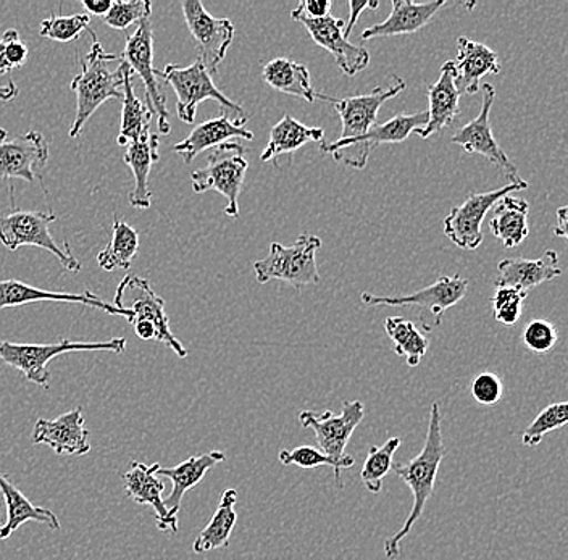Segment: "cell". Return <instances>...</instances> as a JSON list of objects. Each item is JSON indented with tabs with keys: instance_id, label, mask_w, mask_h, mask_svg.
Instances as JSON below:
<instances>
[{
	"instance_id": "cell-1",
	"label": "cell",
	"mask_w": 568,
	"mask_h": 560,
	"mask_svg": "<svg viewBox=\"0 0 568 560\" xmlns=\"http://www.w3.org/2000/svg\"><path fill=\"white\" fill-rule=\"evenodd\" d=\"M442 410L439 404L433 403L429 409L428 434H426L424 449L408 462L393 464L394 474L410 488L414 496V506L408 513L406 522L394 537L385 541V554L394 560L399 556L400 541L414 530L415 523L424 517L426 502L435 491L436 478L442 466L446 448L443 441Z\"/></svg>"
},
{
	"instance_id": "cell-2",
	"label": "cell",
	"mask_w": 568,
	"mask_h": 560,
	"mask_svg": "<svg viewBox=\"0 0 568 560\" xmlns=\"http://www.w3.org/2000/svg\"><path fill=\"white\" fill-rule=\"evenodd\" d=\"M83 72L71 81L70 90L77 95V113L70 128V138L80 136L95 110L109 99H123L126 63L104 51L99 39L92 41L87 59L81 60Z\"/></svg>"
},
{
	"instance_id": "cell-3",
	"label": "cell",
	"mask_w": 568,
	"mask_h": 560,
	"mask_svg": "<svg viewBox=\"0 0 568 560\" xmlns=\"http://www.w3.org/2000/svg\"><path fill=\"white\" fill-rule=\"evenodd\" d=\"M320 247L322 240L311 233H302L291 246L272 243L268 255L254 262L255 279L258 285L280 279L294 288L318 285L322 282L317 267Z\"/></svg>"
},
{
	"instance_id": "cell-4",
	"label": "cell",
	"mask_w": 568,
	"mask_h": 560,
	"mask_svg": "<svg viewBox=\"0 0 568 560\" xmlns=\"http://www.w3.org/2000/svg\"><path fill=\"white\" fill-rule=\"evenodd\" d=\"M155 77L160 78L163 83L170 84L175 91L178 98L176 113L181 122L190 123V125L194 123L199 104L209 101V99L219 102L223 109L230 110L234 120L247 119L248 116L246 110L231 101L215 86L212 74L205 69L201 59L195 60L194 63L187 67L169 63L163 72L155 70Z\"/></svg>"
},
{
	"instance_id": "cell-5",
	"label": "cell",
	"mask_w": 568,
	"mask_h": 560,
	"mask_svg": "<svg viewBox=\"0 0 568 560\" xmlns=\"http://www.w3.org/2000/svg\"><path fill=\"white\" fill-rule=\"evenodd\" d=\"M124 349H126V339L124 338L101 343L69 342V339L53 344L0 342V359L21 371L28 381L49 389L51 374H49L48 365L57 356L67 353H83V350H106V353L122 354Z\"/></svg>"
},
{
	"instance_id": "cell-6",
	"label": "cell",
	"mask_w": 568,
	"mask_h": 560,
	"mask_svg": "<svg viewBox=\"0 0 568 560\" xmlns=\"http://www.w3.org/2000/svg\"><path fill=\"white\" fill-rule=\"evenodd\" d=\"M248 163L244 157V145L225 143L216 145L209 152L207 165L191 173V186L195 194L216 191L222 194L229 205L225 214L231 218L240 217V194Z\"/></svg>"
},
{
	"instance_id": "cell-7",
	"label": "cell",
	"mask_w": 568,
	"mask_h": 560,
	"mask_svg": "<svg viewBox=\"0 0 568 560\" xmlns=\"http://www.w3.org/2000/svg\"><path fill=\"white\" fill-rule=\"evenodd\" d=\"M428 122V113L396 115L382 125L372 126L364 136L355 140H337L333 143H320L322 154L333 155L335 162L347 169L364 170L372 151L382 144H400L415 131L422 130Z\"/></svg>"
},
{
	"instance_id": "cell-8",
	"label": "cell",
	"mask_w": 568,
	"mask_h": 560,
	"mask_svg": "<svg viewBox=\"0 0 568 560\" xmlns=\"http://www.w3.org/2000/svg\"><path fill=\"white\" fill-rule=\"evenodd\" d=\"M55 220V214L39 211H13L0 215V243L9 251H17L21 246L41 247L55 255L67 272L78 273L81 271V264L71 253L70 244L60 246L53 240L49 226Z\"/></svg>"
},
{
	"instance_id": "cell-9",
	"label": "cell",
	"mask_w": 568,
	"mask_h": 560,
	"mask_svg": "<svg viewBox=\"0 0 568 560\" xmlns=\"http://www.w3.org/2000/svg\"><path fill=\"white\" fill-rule=\"evenodd\" d=\"M113 306L131 314L130 324L151 322L158 328V342L166 344L180 359H186L187 349L172 329L165 312V301L151 288V283L140 276L126 275L116 288Z\"/></svg>"
},
{
	"instance_id": "cell-10",
	"label": "cell",
	"mask_w": 568,
	"mask_h": 560,
	"mask_svg": "<svg viewBox=\"0 0 568 560\" xmlns=\"http://www.w3.org/2000/svg\"><path fill=\"white\" fill-rule=\"evenodd\" d=\"M528 190V181L521 179L515 183L506 184L495 191L471 194L467 201L454 207L450 214L444 218V235L453 241L457 247L464 251H475L483 243V220L488 212L495 208L497 202L509 194Z\"/></svg>"
},
{
	"instance_id": "cell-11",
	"label": "cell",
	"mask_w": 568,
	"mask_h": 560,
	"mask_svg": "<svg viewBox=\"0 0 568 560\" xmlns=\"http://www.w3.org/2000/svg\"><path fill=\"white\" fill-rule=\"evenodd\" d=\"M481 109H479L478 115L471 122H468L467 125L457 130L453 138H450V143L460 145L467 154L481 155L486 161L496 165L507 176L509 183H515V181L521 180L518 176L517 166L510 162L506 152L497 143L495 134H493L491 123H489L496 98L495 86L485 83L481 86Z\"/></svg>"
},
{
	"instance_id": "cell-12",
	"label": "cell",
	"mask_w": 568,
	"mask_h": 560,
	"mask_svg": "<svg viewBox=\"0 0 568 560\" xmlns=\"http://www.w3.org/2000/svg\"><path fill=\"white\" fill-rule=\"evenodd\" d=\"M120 59L130 67L131 72L140 74L145 86V101L149 109L158 115L159 131L170 134L172 125L169 122L166 99L160 91L159 80L154 67V30L151 20H142L138 30L128 38L126 45Z\"/></svg>"
},
{
	"instance_id": "cell-13",
	"label": "cell",
	"mask_w": 568,
	"mask_h": 560,
	"mask_svg": "<svg viewBox=\"0 0 568 560\" xmlns=\"http://www.w3.org/2000/svg\"><path fill=\"white\" fill-rule=\"evenodd\" d=\"M364 417L365 407L361 400H344L341 414L332 410L300 413L302 427L314 431L320 451L335 460L349 459V454H346L347 442L353 438L354 431L357 430Z\"/></svg>"
},
{
	"instance_id": "cell-14",
	"label": "cell",
	"mask_w": 568,
	"mask_h": 560,
	"mask_svg": "<svg viewBox=\"0 0 568 560\" xmlns=\"http://www.w3.org/2000/svg\"><path fill=\"white\" fill-rule=\"evenodd\" d=\"M184 21L199 49V59L209 73L215 74L233 44L234 24L229 19H215L199 0H183Z\"/></svg>"
},
{
	"instance_id": "cell-15",
	"label": "cell",
	"mask_w": 568,
	"mask_h": 560,
	"mask_svg": "<svg viewBox=\"0 0 568 560\" xmlns=\"http://www.w3.org/2000/svg\"><path fill=\"white\" fill-rule=\"evenodd\" d=\"M467 288L468 279L460 278L459 275L442 276L438 282L417 291V293L404 294V296H375L372 293H362L361 299L368 307H420L422 315L428 314L433 325L439 326L443 324L447 308L460 303Z\"/></svg>"
},
{
	"instance_id": "cell-16",
	"label": "cell",
	"mask_w": 568,
	"mask_h": 560,
	"mask_svg": "<svg viewBox=\"0 0 568 560\" xmlns=\"http://www.w3.org/2000/svg\"><path fill=\"white\" fill-rule=\"evenodd\" d=\"M406 81L399 77H390L389 84L376 86L368 94L353 95L346 99H329L337 115H339L343 130L339 140H355L364 136L372 126L376 125L379 109L385 102L396 98L406 90Z\"/></svg>"
},
{
	"instance_id": "cell-17",
	"label": "cell",
	"mask_w": 568,
	"mask_h": 560,
	"mask_svg": "<svg viewBox=\"0 0 568 560\" xmlns=\"http://www.w3.org/2000/svg\"><path fill=\"white\" fill-rule=\"evenodd\" d=\"M48 159V141L39 131L31 130L23 136L7 141V131L0 128V179L34 183L42 179Z\"/></svg>"
},
{
	"instance_id": "cell-18",
	"label": "cell",
	"mask_w": 568,
	"mask_h": 560,
	"mask_svg": "<svg viewBox=\"0 0 568 560\" xmlns=\"http://www.w3.org/2000/svg\"><path fill=\"white\" fill-rule=\"evenodd\" d=\"M307 30L312 41L320 48L335 57L337 69L347 77L361 73L371 63V54L362 45H355L349 39L344 38L343 31L346 23L335 17H326L322 20L294 19Z\"/></svg>"
},
{
	"instance_id": "cell-19",
	"label": "cell",
	"mask_w": 568,
	"mask_h": 560,
	"mask_svg": "<svg viewBox=\"0 0 568 560\" xmlns=\"http://www.w3.org/2000/svg\"><path fill=\"white\" fill-rule=\"evenodd\" d=\"M34 445H45L59 456H84L91 451L83 410H70L55 420L39 418L31 435Z\"/></svg>"
},
{
	"instance_id": "cell-20",
	"label": "cell",
	"mask_w": 568,
	"mask_h": 560,
	"mask_svg": "<svg viewBox=\"0 0 568 560\" xmlns=\"http://www.w3.org/2000/svg\"><path fill=\"white\" fill-rule=\"evenodd\" d=\"M33 303L80 304V306L99 308V310H104L109 315H120V317L126 318L128 322L131 320L130 312L120 310L113 304L105 303L91 291H84L80 294L44 291L27 285V283L17 282V279H0V310Z\"/></svg>"
},
{
	"instance_id": "cell-21",
	"label": "cell",
	"mask_w": 568,
	"mask_h": 560,
	"mask_svg": "<svg viewBox=\"0 0 568 560\" xmlns=\"http://www.w3.org/2000/svg\"><path fill=\"white\" fill-rule=\"evenodd\" d=\"M160 464H145L133 462L130 464V470L123 475L124 491L131 501L140 506H151L158 519V528L163 533L175 534L178 531V517L166 510L163 505V491H165V483L160 480L158 470Z\"/></svg>"
},
{
	"instance_id": "cell-22",
	"label": "cell",
	"mask_w": 568,
	"mask_h": 560,
	"mask_svg": "<svg viewBox=\"0 0 568 560\" xmlns=\"http://www.w3.org/2000/svg\"><path fill=\"white\" fill-rule=\"evenodd\" d=\"M460 92L457 90V70L453 60L442 67L438 81L428 88V122L422 130L415 131L418 136L428 140L444 128L453 126L460 115Z\"/></svg>"
},
{
	"instance_id": "cell-23",
	"label": "cell",
	"mask_w": 568,
	"mask_h": 560,
	"mask_svg": "<svg viewBox=\"0 0 568 560\" xmlns=\"http://www.w3.org/2000/svg\"><path fill=\"white\" fill-rule=\"evenodd\" d=\"M247 119L233 120L229 113L223 112L216 119L207 120L191 131L190 136L178 143L173 151L183 157V161L191 163L199 154L216 145L229 143L231 140H254V133L247 130Z\"/></svg>"
},
{
	"instance_id": "cell-24",
	"label": "cell",
	"mask_w": 568,
	"mask_h": 560,
	"mask_svg": "<svg viewBox=\"0 0 568 560\" xmlns=\"http://www.w3.org/2000/svg\"><path fill=\"white\" fill-rule=\"evenodd\" d=\"M446 6L444 0H433V2L415 3L410 0H393L390 2V16L383 23L373 24L367 30L362 31L364 41H372L378 38L406 37L414 34L425 28L433 17Z\"/></svg>"
},
{
	"instance_id": "cell-25",
	"label": "cell",
	"mask_w": 568,
	"mask_h": 560,
	"mask_svg": "<svg viewBox=\"0 0 568 560\" xmlns=\"http://www.w3.org/2000/svg\"><path fill=\"white\" fill-rule=\"evenodd\" d=\"M499 278L496 279L499 286H510L530 293L536 286L545 285L562 275L559 264V254L556 251H546L545 254L535 261L530 258H504L497 264Z\"/></svg>"
},
{
	"instance_id": "cell-26",
	"label": "cell",
	"mask_w": 568,
	"mask_h": 560,
	"mask_svg": "<svg viewBox=\"0 0 568 560\" xmlns=\"http://www.w3.org/2000/svg\"><path fill=\"white\" fill-rule=\"evenodd\" d=\"M457 90L460 94H477L479 81L486 74H499V57L488 45L467 37L457 39Z\"/></svg>"
},
{
	"instance_id": "cell-27",
	"label": "cell",
	"mask_w": 568,
	"mask_h": 560,
	"mask_svg": "<svg viewBox=\"0 0 568 560\" xmlns=\"http://www.w3.org/2000/svg\"><path fill=\"white\" fill-rule=\"evenodd\" d=\"M0 495L7 510L6 523L0 527V541L9 540L18 528L27 522L44 523L53 531L62 528L59 517L52 510L34 506L2 471H0Z\"/></svg>"
},
{
	"instance_id": "cell-28",
	"label": "cell",
	"mask_w": 568,
	"mask_h": 560,
	"mask_svg": "<svg viewBox=\"0 0 568 560\" xmlns=\"http://www.w3.org/2000/svg\"><path fill=\"white\" fill-rule=\"evenodd\" d=\"M226 456L222 451H209L201 454V456H193L184 462L178 464L172 469H165L160 466L158 475L160 477L169 478L173 483L172 492L163 499L166 510L172 516L178 517V512L181 509V502H183L184 495L190 489L197 487L202 480H204L207 471L219 464L225 462Z\"/></svg>"
},
{
	"instance_id": "cell-29",
	"label": "cell",
	"mask_w": 568,
	"mask_h": 560,
	"mask_svg": "<svg viewBox=\"0 0 568 560\" xmlns=\"http://www.w3.org/2000/svg\"><path fill=\"white\" fill-rule=\"evenodd\" d=\"M126 147L123 162L130 166L134 176V187L130 193V204L136 208H149L152 204L149 175H151L152 165L160 159L159 134H152L149 131L140 140L128 144Z\"/></svg>"
},
{
	"instance_id": "cell-30",
	"label": "cell",
	"mask_w": 568,
	"mask_h": 560,
	"mask_svg": "<svg viewBox=\"0 0 568 560\" xmlns=\"http://www.w3.org/2000/svg\"><path fill=\"white\" fill-rule=\"evenodd\" d=\"M262 78L272 90L304 99L311 104L317 99L328 102L332 99V95L320 94L318 91L314 90L311 72L304 63L294 62V60L286 59V57H278V59L265 63Z\"/></svg>"
},
{
	"instance_id": "cell-31",
	"label": "cell",
	"mask_w": 568,
	"mask_h": 560,
	"mask_svg": "<svg viewBox=\"0 0 568 560\" xmlns=\"http://www.w3.org/2000/svg\"><path fill=\"white\" fill-rule=\"evenodd\" d=\"M528 212H530L528 202L510 194L495 205L489 230L506 250H514L527 240L530 233Z\"/></svg>"
},
{
	"instance_id": "cell-32",
	"label": "cell",
	"mask_w": 568,
	"mask_h": 560,
	"mask_svg": "<svg viewBox=\"0 0 568 560\" xmlns=\"http://www.w3.org/2000/svg\"><path fill=\"white\" fill-rule=\"evenodd\" d=\"M325 131L323 128L305 126L291 115H284L275 126L270 130L268 144L262 152V162L275 161L278 155L291 154L308 143H323Z\"/></svg>"
},
{
	"instance_id": "cell-33",
	"label": "cell",
	"mask_w": 568,
	"mask_h": 560,
	"mask_svg": "<svg viewBox=\"0 0 568 560\" xmlns=\"http://www.w3.org/2000/svg\"><path fill=\"white\" fill-rule=\"evenodd\" d=\"M236 502V489H225L211 522L197 534L193 542L195 554H205V552H211L213 549L226 548L230 544L231 533H233L237 522V513L234 509Z\"/></svg>"
},
{
	"instance_id": "cell-34",
	"label": "cell",
	"mask_w": 568,
	"mask_h": 560,
	"mask_svg": "<svg viewBox=\"0 0 568 560\" xmlns=\"http://www.w3.org/2000/svg\"><path fill=\"white\" fill-rule=\"evenodd\" d=\"M133 74L130 67H126L122 88V125H120L119 140H116L122 147L149 133L152 119H154V112L134 94Z\"/></svg>"
},
{
	"instance_id": "cell-35",
	"label": "cell",
	"mask_w": 568,
	"mask_h": 560,
	"mask_svg": "<svg viewBox=\"0 0 568 560\" xmlns=\"http://www.w3.org/2000/svg\"><path fill=\"white\" fill-rule=\"evenodd\" d=\"M140 251V235L133 226L115 217L112 236L102 253L98 254V264L102 271H130L134 255Z\"/></svg>"
},
{
	"instance_id": "cell-36",
	"label": "cell",
	"mask_w": 568,
	"mask_h": 560,
	"mask_svg": "<svg viewBox=\"0 0 568 560\" xmlns=\"http://www.w3.org/2000/svg\"><path fill=\"white\" fill-rule=\"evenodd\" d=\"M385 329L394 344V353L399 357H406L408 367H418L429 347L425 332L418 329L414 322L403 317L386 318Z\"/></svg>"
},
{
	"instance_id": "cell-37",
	"label": "cell",
	"mask_w": 568,
	"mask_h": 560,
	"mask_svg": "<svg viewBox=\"0 0 568 560\" xmlns=\"http://www.w3.org/2000/svg\"><path fill=\"white\" fill-rule=\"evenodd\" d=\"M400 446V438H389L383 446H372L361 470V480L367 491L378 495L383 488V478L393 469L394 454Z\"/></svg>"
},
{
	"instance_id": "cell-38",
	"label": "cell",
	"mask_w": 568,
	"mask_h": 560,
	"mask_svg": "<svg viewBox=\"0 0 568 560\" xmlns=\"http://www.w3.org/2000/svg\"><path fill=\"white\" fill-rule=\"evenodd\" d=\"M278 459L283 466H297L300 469H317V467L322 466L332 467V469L335 470L337 487H339V489L344 487L341 471L355 466L353 456L346 460H335L326 456L325 452L320 451L318 448H314V446H300V448L283 449V451L278 454Z\"/></svg>"
},
{
	"instance_id": "cell-39",
	"label": "cell",
	"mask_w": 568,
	"mask_h": 560,
	"mask_svg": "<svg viewBox=\"0 0 568 560\" xmlns=\"http://www.w3.org/2000/svg\"><path fill=\"white\" fill-rule=\"evenodd\" d=\"M568 421V404L562 403L549 404L546 409L538 414V417L531 421L530 427L525 430L521 436V442L528 448H535L542 441L546 435L554 430H560L566 427Z\"/></svg>"
},
{
	"instance_id": "cell-40",
	"label": "cell",
	"mask_w": 568,
	"mask_h": 560,
	"mask_svg": "<svg viewBox=\"0 0 568 560\" xmlns=\"http://www.w3.org/2000/svg\"><path fill=\"white\" fill-rule=\"evenodd\" d=\"M89 23H91V19L87 12L70 17L51 16L42 21L39 34L41 38L52 39L57 42H71L88 31L92 39H98L94 31L89 28Z\"/></svg>"
},
{
	"instance_id": "cell-41",
	"label": "cell",
	"mask_w": 568,
	"mask_h": 560,
	"mask_svg": "<svg viewBox=\"0 0 568 560\" xmlns=\"http://www.w3.org/2000/svg\"><path fill=\"white\" fill-rule=\"evenodd\" d=\"M528 293L510 286H499L493 296V310H495V318L504 326H513L517 324L524 314L525 301H527Z\"/></svg>"
},
{
	"instance_id": "cell-42",
	"label": "cell",
	"mask_w": 568,
	"mask_h": 560,
	"mask_svg": "<svg viewBox=\"0 0 568 560\" xmlns=\"http://www.w3.org/2000/svg\"><path fill=\"white\" fill-rule=\"evenodd\" d=\"M152 3L149 0H131V2H112L104 17L105 23L113 30H126L131 24H140L142 20H151Z\"/></svg>"
},
{
	"instance_id": "cell-43",
	"label": "cell",
	"mask_w": 568,
	"mask_h": 560,
	"mask_svg": "<svg viewBox=\"0 0 568 560\" xmlns=\"http://www.w3.org/2000/svg\"><path fill=\"white\" fill-rule=\"evenodd\" d=\"M521 339L531 353L548 354L556 346L559 332L550 322L536 318V320H531L530 324L525 326Z\"/></svg>"
},
{
	"instance_id": "cell-44",
	"label": "cell",
	"mask_w": 568,
	"mask_h": 560,
	"mask_svg": "<svg viewBox=\"0 0 568 560\" xmlns=\"http://www.w3.org/2000/svg\"><path fill=\"white\" fill-rule=\"evenodd\" d=\"M471 396L481 406H496L504 396L503 380L493 371H483L471 381Z\"/></svg>"
},
{
	"instance_id": "cell-45",
	"label": "cell",
	"mask_w": 568,
	"mask_h": 560,
	"mask_svg": "<svg viewBox=\"0 0 568 560\" xmlns=\"http://www.w3.org/2000/svg\"><path fill=\"white\" fill-rule=\"evenodd\" d=\"M0 39L6 42V55L7 60H9L10 69H20V67H23L24 63H27L28 57H30V51H28V45L21 41L18 31H6Z\"/></svg>"
},
{
	"instance_id": "cell-46",
	"label": "cell",
	"mask_w": 568,
	"mask_h": 560,
	"mask_svg": "<svg viewBox=\"0 0 568 560\" xmlns=\"http://www.w3.org/2000/svg\"><path fill=\"white\" fill-rule=\"evenodd\" d=\"M332 0H304L291 12V19H326L332 12Z\"/></svg>"
},
{
	"instance_id": "cell-47",
	"label": "cell",
	"mask_w": 568,
	"mask_h": 560,
	"mask_svg": "<svg viewBox=\"0 0 568 560\" xmlns=\"http://www.w3.org/2000/svg\"><path fill=\"white\" fill-rule=\"evenodd\" d=\"M347 6H349L351 20L349 23H346V27H344L343 34L344 38L349 39L351 33H353L355 23H357L358 17H361V13L367 9H378L379 2L378 0H375V2H368V0H349Z\"/></svg>"
},
{
	"instance_id": "cell-48",
	"label": "cell",
	"mask_w": 568,
	"mask_h": 560,
	"mask_svg": "<svg viewBox=\"0 0 568 560\" xmlns=\"http://www.w3.org/2000/svg\"><path fill=\"white\" fill-rule=\"evenodd\" d=\"M134 333L142 342H158V328L151 322H134Z\"/></svg>"
},
{
	"instance_id": "cell-49",
	"label": "cell",
	"mask_w": 568,
	"mask_h": 560,
	"mask_svg": "<svg viewBox=\"0 0 568 560\" xmlns=\"http://www.w3.org/2000/svg\"><path fill=\"white\" fill-rule=\"evenodd\" d=\"M84 10H87L88 16H106L110 7H112V0H83Z\"/></svg>"
},
{
	"instance_id": "cell-50",
	"label": "cell",
	"mask_w": 568,
	"mask_h": 560,
	"mask_svg": "<svg viewBox=\"0 0 568 560\" xmlns=\"http://www.w3.org/2000/svg\"><path fill=\"white\" fill-rule=\"evenodd\" d=\"M18 95V86L16 84V81L9 80V83L3 84V86H0V101L2 102H10L13 101Z\"/></svg>"
},
{
	"instance_id": "cell-51",
	"label": "cell",
	"mask_w": 568,
	"mask_h": 560,
	"mask_svg": "<svg viewBox=\"0 0 568 560\" xmlns=\"http://www.w3.org/2000/svg\"><path fill=\"white\" fill-rule=\"evenodd\" d=\"M567 211L568 208L566 205H562V207L557 211V218H559V226H556V230H554V233H556V236L566 237L567 235Z\"/></svg>"
},
{
	"instance_id": "cell-52",
	"label": "cell",
	"mask_w": 568,
	"mask_h": 560,
	"mask_svg": "<svg viewBox=\"0 0 568 560\" xmlns=\"http://www.w3.org/2000/svg\"><path fill=\"white\" fill-rule=\"evenodd\" d=\"M9 60H7L6 55V42L0 39V77H6V74L10 73Z\"/></svg>"
}]
</instances>
